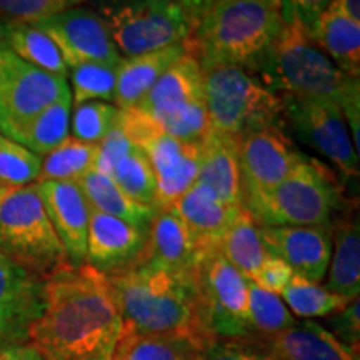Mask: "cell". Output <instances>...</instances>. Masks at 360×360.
I'll list each match as a JSON object with an SVG mask.
<instances>
[{"instance_id":"6","label":"cell","mask_w":360,"mask_h":360,"mask_svg":"<svg viewBox=\"0 0 360 360\" xmlns=\"http://www.w3.org/2000/svg\"><path fill=\"white\" fill-rule=\"evenodd\" d=\"M0 254L42 278L72 264L45 212L37 184L4 193L0 200Z\"/></svg>"},{"instance_id":"34","label":"cell","mask_w":360,"mask_h":360,"mask_svg":"<svg viewBox=\"0 0 360 360\" xmlns=\"http://www.w3.org/2000/svg\"><path fill=\"white\" fill-rule=\"evenodd\" d=\"M282 299L283 304L289 305L292 314L302 319L328 317L352 302L345 297L330 292L327 287H322L321 283L310 282L295 274L285 290L282 292Z\"/></svg>"},{"instance_id":"22","label":"cell","mask_w":360,"mask_h":360,"mask_svg":"<svg viewBox=\"0 0 360 360\" xmlns=\"http://www.w3.org/2000/svg\"><path fill=\"white\" fill-rule=\"evenodd\" d=\"M170 207L186 224L200 255L209 250L219 249L225 231L232 224L238 210L242 209V207L224 204L209 187L200 182L193 184Z\"/></svg>"},{"instance_id":"12","label":"cell","mask_w":360,"mask_h":360,"mask_svg":"<svg viewBox=\"0 0 360 360\" xmlns=\"http://www.w3.org/2000/svg\"><path fill=\"white\" fill-rule=\"evenodd\" d=\"M283 114L300 139L327 157L342 174L359 177V152L339 105L323 98L283 96Z\"/></svg>"},{"instance_id":"23","label":"cell","mask_w":360,"mask_h":360,"mask_svg":"<svg viewBox=\"0 0 360 360\" xmlns=\"http://www.w3.org/2000/svg\"><path fill=\"white\" fill-rule=\"evenodd\" d=\"M260 342L277 360H359V352L312 321H295L277 335Z\"/></svg>"},{"instance_id":"28","label":"cell","mask_w":360,"mask_h":360,"mask_svg":"<svg viewBox=\"0 0 360 360\" xmlns=\"http://www.w3.org/2000/svg\"><path fill=\"white\" fill-rule=\"evenodd\" d=\"M77 186L92 210L122 219L125 222L148 232V227H150L152 219L155 215V209L130 199L127 193L105 174L98 172L96 169L89 170L77 180Z\"/></svg>"},{"instance_id":"42","label":"cell","mask_w":360,"mask_h":360,"mask_svg":"<svg viewBox=\"0 0 360 360\" xmlns=\"http://www.w3.org/2000/svg\"><path fill=\"white\" fill-rule=\"evenodd\" d=\"M292 277H294V270L283 260L269 254L262 265L257 269L255 276L250 278V282H254L260 289L272 292L276 295H282V292L290 283Z\"/></svg>"},{"instance_id":"29","label":"cell","mask_w":360,"mask_h":360,"mask_svg":"<svg viewBox=\"0 0 360 360\" xmlns=\"http://www.w3.org/2000/svg\"><path fill=\"white\" fill-rule=\"evenodd\" d=\"M0 44L27 64L57 77H69V69L57 45L34 24L0 20Z\"/></svg>"},{"instance_id":"41","label":"cell","mask_w":360,"mask_h":360,"mask_svg":"<svg viewBox=\"0 0 360 360\" xmlns=\"http://www.w3.org/2000/svg\"><path fill=\"white\" fill-rule=\"evenodd\" d=\"M359 299H354L349 305L339 312L328 315V327L330 332L355 352L360 347V314H359Z\"/></svg>"},{"instance_id":"11","label":"cell","mask_w":360,"mask_h":360,"mask_svg":"<svg viewBox=\"0 0 360 360\" xmlns=\"http://www.w3.org/2000/svg\"><path fill=\"white\" fill-rule=\"evenodd\" d=\"M65 96L67 79L27 64L0 44V134L19 142L35 117Z\"/></svg>"},{"instance_id":"27","label":"cell","mask_w":360,"mask_h":360,"mask_svg":"<svg viewBox=\"0 0 360 360\" xmlns=\"http://www.w3.org/2000/svg\"><path fill=\"white\" fill-rule=\"evenodd\" d=\"M327 289L345 299L360 294V227L359 220H340L332 227V255Z\"/></svg>"},{"instance_id":"40","label":"cell","mask_w":360,"mask_h":360,"mask_svg":"<svg viewBox=\"0 0 360 360\" xmlns=\"http://www.w3.org/2000/svg\"><path fill=\"white\" fill-rule=\"evenodd\" d=\"M197 360H277L257 339H215L199 352Z\"/></svg>"},{"instance_id":"38","label":"cell","mask_w":360,"mask_h":360,"mask_svg":"<svg viewBox=\"0 0 360 360\" xmlns=\"http://www.w3.org/2000/svg\"><path fill=\"white\" fill-rule=\"evenodd\" d=\"M72 103L115 101L117 67L103 64H80L69 69Z\"/></svg>"},{"instance_id":"18","label":"cell","mask_w":360,"mask_h":360,"mask_svg":"<svg viewBox=\"0 0 360 360\" xmlns=\"http://www.w3.org/2000/svg\"><path fill=\"white\" fill-rule=\"evenodd\" d=\"M37 191L70 262L74 265L87 264L90 205L77 182L44 180L37 182Z\"/></svg>"},{"instance_id":"35","label":"cell","mask_w":360,"mask_h":360,"mask_svg":"<svg viewBox=\"0 0 360 360\" xmlns=\"http://www.w3.org/2000/svg\"><path fill=\"white\" fill-rule=\"evenodd\" d=\"M294 322V315L283 304L281 295L260 289L249 281V323L252 332L249 339H269Z\"/></svg>"},{"instance_id":"33","label":"cell","mask_w":360,"mask_h":360,"mask_svg":"<svg viewBox=\"0 0 360 360\" xmlns=\"http://www.w3.org/2000/svg\"><path fill=\"white\" fill-rule=\"evenodd\" d=\"M96 159L97 146L80 142L69 135V139H65L60 146L44 155L39 182H77L82 175L96 167Z\"/></svg>"},{"instance_id":"4","label":"cell","mask_w":360,"mask_h":360,"mask_svg":"<svg viewBox=\"0 0 360 360\" xmlns=\"http://www.w3.org/2000/svg\"><path fill=\"white\" fill-rule=\"evenodd\" d=\"M282 29L281 4L217 0L192 27L187 52L202 70L220 65L257 69Z\"/></svg>"},{"instance_id":"37","label":"cell","mask_w":360,"mask_h":360,"mask_svg":"<svg viewBox=\"0 0 360 360\" xmlns=\"http://www.w3.org/2000/svg\"><path fill=\"white\" fill-rule=\"evenodd\" d=\"M42 159L0 134V187L11 191L39 182Z\"/></svg>"},{"instance_id":"1","label":"cell","mask_w":360,"mask_h":360,"mask_svg":"<svg viewBox=\"0 0 360 360\" xmlns=\"http://www.w3.org/2000/svg\"><path fill=\"white\" fill-rule=\"evenodd\" d=\"M122 327L109 276L69 264L45 278L42 309L25 337L45 360H112Z\"/></svg>"},{"instance_id":"47","label":"cell","mask_w":360,"mask_h":360,"mask_svg":"<svg viewBox=\"0 0 360 360\" xmlns=\"http://www.w3.org/2000/svg\"><path fill=\"white\" fill-rule=\"evenodd\" d=\"M7 191H6V188H2V187H0V200H2V197H4V193H6Z\"/></svg>"},{"instance_id":"13","label":"cell","mask_w":360,"mask_h":360,"mask_svg":"<svg viewBox=\"0 0 360 360\" xmlns=\"http://www.w3.org/2000/svg\"><path fill=\"white\" fill-rule=\"evenodd\" d=\"M52 39L64 58L67 69L80 64L117 67L122 56L101 17L89 8H69L34 24Z\"/></svg>"},{"instance_id":"45","label":"cell","mask_w":360,"mask_h":360,"mask_svg":"<svg viewBox=\"0 0 360 360\" xmlns=\"http://www.w3.org/2000/svg\"><path fill=\"white\" fill-rule=\"evenodd\" d=\"M175 2L182 7V11L186 12V15L188 17V20H191V24L193 27L197 24V20H199L200 17L217 2V0H175Z\"/></svg>"},{"instance_id":"39","label":"cell","mask_w":360,"mask_h":360,"mask_svg":"<svg viewBox=\"0 0 360 360\" xmlns=\"http://www.w3.org/2000/svg\"><path fill=\"white\" fill-rule=\"evenodd\" d=\"M85 2L87 0H0V20L35 24Z\"/></svg>"},{"instance_id":"19","label":"cell","mask_w":360,"mask_h":360,"mask_svg":"<svg viewBox=\"0 0 360 360\" xmlns=\"http://www.w3.org/2000/svg\"><path fill=\"white\" fill-rule=\"evenodd\" d=\"M147 242V232L122 219L90 209L87 264L103 274H115L135 262Z\"/></svg>"},{"instance_id":"21","label":"cell","mask_w":360,"mask_h":360,"mask_svg":"<svg viewBox=\"0 0 360 360\" xmlns=\"http://www.w3.org/2000/svg\"><path fill=\"white\" fill-rule=\"evenodd\" d=\"M204 101V72L199 62L191 53H186L165 70L137 109L160 125L193 103Z\"/></svg>"},{"instance_id":"15","label":"cell","mask_w":360,"mask_h":360,"mask_svg":"<svg viewBox=\"0 0 360 360\" xmlns=\"http://www.w3.org/2000/svg\"><path fill=\"white\" fill-rule=\"evenodd\" d=\"M265 250L283 260L295 276L310 282H322L332 255V227H259Z\"/></svg>"},{"instance_id":"17","label":"cell","mask_w":360,"mask_h":360,"mask_svg":"<svg viewBox=\"0 0 360 360\" xmlns=\"http://www.w3.org/2000/svg\"><path fill=\"white\" fill-rule=\"evenodd\" d=\"M45 278L0 254V347L24 339L44 304Z\"/></svg>"},{"instance_id":"31","label":"cell","mask_w":360,"mask_h":360,"mask_svg":"<svg viewBox=\"0 0 360 360\" xmlns=\"http://www.w3.org/2000/svg\"><path fill=\"white\" fill-rule=\"evenodd\" d=\"M202 349L186 337L139 334L122 327L112 360H197Z\"/></svg>"},{"instance_id":"7","label":"cell","mask_w":360,"mask_h":360,"mask_svg":"<svg viewBox=\"0 0 360 360\" xmlns=\"http://www.w3.org/2000/svg\"><path fill=\"white\" fill-rule=\"evenodd\" d=\"M204 72V98L210 127L215 132L240 139L252 130L277 125L283 101L272 89L232 65Z\"/></svg>"},{"instance_id":"8","label":"cell","mask_w":360,"mask_h":360,"mask_svg":"<svg viewBox=\"0 0 360 360\" xmlns=\"http://www.w3.org/2000/svg\"><path fill=\"white\" fill-rule=\"evenodd\" d=\"M96 13L122 58L180 44L192 32L175 0H98Z\"/></svg>"},{"instance_id":"20","label":"cell","mask_w":360,"mask_h":360,"mask_svg":"<svg viewBox=\"0 0 360 360\" xmlns=\"http://www.w3.org/2000/svg\"><path fill=\"white\" fill-rule=\"evenodd\" d=\"M200 257V252L186 224L174 212L172 207H165L155 210L147 232L146 245L132 265L192 272Z\"/></svg>"},{"instance_id":"10","label":"cell","mask_w":360,"mask_h":360,"mask_svg":"<svg viewBox=\"0 0 360 360\" xmlns=\"http://www.w3.org/2000/svg\"><path fill=\"white\" fill-rule=\"evenodd\" d=\"M202 327L210 339H249V281L219 249L205 252L192 270Z\"/></svg>"},{"instance_id":"5","label":"cell","mask_w":360,"mask_h":360,"mask_svg":"<svg viewBox=\"0 0 360 360\" xmlns=\"http://www.w3.org/2000/svg\"><path fill=\"white\" fill-rule=\"evenodd\" d=\"M340 199L332 175L302 157L276 187L244 197V209L259 227L327 225L339 210Z\"/></svg>"},{"instance_id":"14","label":"cell","mask_w":360,"mask_h":360,"mask_svg":"<svg viewBox=\"0 0 360 360\" xmlns=\"http://www.w3.org/2000/svg\"><path fill=\"white\" fill-rule=\"evenodd\" d=\"M237 154L244 197L276 187L302 159L277 125L252 130L238 139Z\"/></svg>"},{"instance_id":"25","label":"cell","mask_w":360,"mask_h":360,"mask_svg":"<svg viewBox=\"0 0 360 360\" xmlns=\"http://www.w3.org/2000/svg\"><path fill=\"white\" fill-rule=\"evenodd\" d=\"M186 53L188 52L186 40H184L160 51L122 58V62L117 65L115 105L120 110L137 107L147 96L148 90L165 74V70Z\"/></svg>"},{"instance_id":"32","label":"cell","mask_w":360,"mask_h":360,"mask_svg":"<svg viewBox=\"0 0 360 360\" xmlns=\"http://www.w3.org/2000/svg\"><path fill=\"white\" fill-rule=\"evenodd\" d=\"M70 109L72 94L58 98L52 105L35 117L25 132L22 134L19 143L34 152L35 155H47L53 148L60 146L70 134Z\"/></svg>"},{"instance_id":"43","label":"cell","mask_w":360,"mask_h":360,"mask_svg":"<svg viewBox=\"0 0 360 360\" xmlns=\"http://www.w3.org/2000/svg\"><path fill=\"white\" fill-rule=\"evenodd\" d=\"M330 0H281L282 19H295L312 39L319 19Z\"/></svg>"},{"instance_id":"30","label":"cell","mask_w":360,"mask_h":360,"mask_svg":"<svg viewBox=\"0 0 360 360\" xmlns=\"http://www.w3.org/2000/svg\"><path fill=\"white\" fill-rule=\"evenodd\" d=\"M219 252L247 281L255 276L257 269L269 255L260 237L259 225L254 222L244 207L238 210L232 224L225 231L219 244Z\"/></svg>"},{"instance_id":"3","label":"cell","mask_w":360,"mask_h":360,"mask_svg":"<svg viewBox=\"0 0 360 360\" xmlns=\"http://www.w3.org/2000/svg\"><path fill=\"white\" fill-rule=\"evenodd\" d=\"M267 87L285 96L323 98L339 105L350 129L354 147L360 148V85L345 75L309 37L295 19H282L281 34L260 62Z\"/></svg>"},{"instance_id":"44","label":"cell","mask_w":360,"mask_h":360,"mask_svg":"<svg viewBox=\"0 0 360 360\" xmlns=\"http://www.w3.org/2000/svg\"><path fill=\"white\" fill-rule=\"evenodd\" d=\"M0 360H45L30 344H8L0 347Z\"/></svg>"},{"instance_id":"48","label":"cell","mask_w":360,"mask_h":360,"mask_svg":"<svg viewBox=\"0 0 360 360\" xmlns=\"http://www.w3.org/2000/svg\"><path fill=\"white\" fill-rule=\"evenodd\" d=\"M272 2H277V4H281V0H272Z\"/></svg>"},{"instance_id":"2","label":"cell","mask_w":360,"mask_h":360,"mask_svg":"<svg viewBox=\"0 0 360 360\" xmlns=\"http://www.w3.org/2000/svg\"><path fill=\"white\" fill-rule=\"evenodd\" d=\"M107 276L125 328L139 334L186 337L202 347L212 340L202 327L192 272L130 265Z\"/></svg>"},{"instance_id":"24","label":"cell","mask_w":360,"mask_h":360,"mask_svg":"<svg viewBox=\"0 0 360 360\" xmlns=\"http://www.w3.org/2000/svg\"><path fill=\"white\" fill-rule=\"evenodd\" d=\"M197 182L209 187L224 204L244 207L237 139L210 130L200 143V169Z\"/></svg>"},{"instance_id":"46","label":"cell","mask_w":360,"mask_h":360,"mask_svg":"<svg viewBox=\"0 0 360 360\" xmlns=\"http://www.w3.org/2000/svg\"><path fill=\"white\" fill-rule=\"evenodd\" d=\"M328 7L344 13L349 19L360 22V0H330Z\"/></svg>"},{"instance_id":"26","label":"cell","mask_w":360,"mask_h":360,"mask_svg":"<svg viewBox=\"0 0 360 360\" xmlns=\"http://www.w3.org/2000/svg\"><path fill=\"white\" fill-rule=\"evenodd\" d=\"M312 40L345 75L360 77V22L327 7L317 22Z\"/></svg>"},{"instance_id":"16","label":"cell","mask_w":360,"mask_h":360,"mask_svg":"<svg viewBox=\"0 0 360 360\" xmlns=\"http://www.w3.org/2000/svg\"><path fill=\"white\" fill-rule=\"evenodd\" d=\"M94 169L114 180L132 200L155 209L157 186L150 164L142 148L130 141L120 125L97 146Z\"/></svg>"},{"instance_id":"36","label":"cell","mask_w":360,"mask_h":360,"mask_svg":"<svg viewBox=\"0 0 360 360\" xmlns=\"http://www.w3.org/2000/svg\"><path fill=\"white\" fill-rule=\"evenodd\" d=\"M120 122V109L115 103L90 101L75 105L70 115V137L98 146Z\"/></svg>"},{"instance_id":"9","label":"cell","mask_w":360,"mask_h":360,"mask_svg":"<svg viewBox=\"0 0 360 360\" xmlns=\"http://www.w3.org/2000/svg\"><path fill=\"white\" fill-rule=\"evenodd\" d=\"M120 129L146 154L155 177V209L170 207L197 182L200 143L179 141L165 134L137 107L120 110Z\"/></svg>"}]
</instances>
